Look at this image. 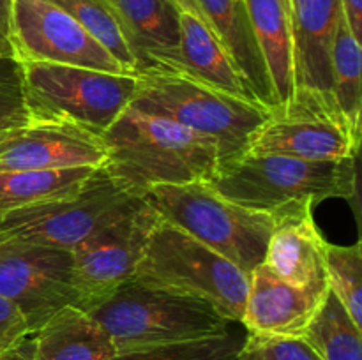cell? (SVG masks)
<instances>
[{
  "label": "cell",
  "instance_id": "obj_1",
  "mask_svg": "<svg viewBox=\"0 0 362 360\" xmlns=\"http://www.w3.org/2000/svg\"><path fill=\"white\" fill-rule=\"evenodd\" d=\"M110 179L134 198L156 186L209 182L221 166L214 141L168 119L127 108L103 134Z\"/></svg>",
  "mask_w": 362,
  "mask_h": 360
},
{
  "label": "cell",
  "instance_id": "obj_2",
  "mask_svg": "<svg viewBox=\"0 0 362 360\" xmlns=\"http://www.w3.org/2000/svg\"><path fill=\"white\" fill-rule=\"evenodd\" d=\"M129 108L168 119L214 141L221 166L247 154L272 112L253 99L225 94L175 71L136 74Z\"/></svg>",
  "mask_w": 362,
  "mask_h": 360
},
{
  "label": "cell",
  "instance_id": "obj_3",
  "mask_svg": "<svg viewBox=\"0 0 362 360\" xmlns=\"http://www.w3.org/2000/svg\"><path fill=\"white\" fill-rule=\"evenodd\" d=\"M209 187L232 203L262 214H276L292 205L356 194V157L341 161H306L288 155H243L221 166Z\"/></svg>",
  "mask_w": 362,
  "mask_h": 360
},
{
  "label": "cell",
  "instance_id": "obj_4",
  "mask_svg": "<svg viewBox=\"0 0 362 360\" xmlns=\"http://www.w3.org/2000/svg\"><path fill=\"white\" fill-rule=\"evenodd\" d=\"M88 314L108 332L117 353L214 337L233 325L207 300L133 277Z\"/></svg>",
  "mask_w": 362,
  "mask_h": 360
},
{
  "label": "cell",
  "instance_id": "obj_5",
  "mask_svg": "<svg viewBox=\"0 0 362 360\" xmlns=\"http://www.w3.org/2000/svg\"><path fill=\"white\" fill-rule=\"evenodd\" d=\"M133 279L207 300L230 323H243L250 274L159 215Z\"/></svg>",
  "mask_w": 362,
  "mask_h": 360
},
{
  "label": "cell",
  "instance_id": "obj_6",
  "mask_svg": "<svg viewBox=\"0 0 362 360\" xmlns=\"http://www.w3.org/2000/svg\"><path fill=\"white\" fill-rule=\"evenodd\" d=\"M168 224L250 274L264 263L272 215L250 210L219 196L207 182L156 186L144 196Z\"/></svg>",
  "mask_w": 362,
  "mask_h": 360
},
{
  "label": "cell",
  "instance_id": "obj_7",
  "mask_svg": "<svg viewBox=\"0 0 362 360\" xmlns=\"http://www.w3.org/2000/svg\"><path fill=\"white\" fill-rule=\"evenodd\" d=\"M30 120H62L103 134L129 108L136 76L48 62H20Z\"/></svg>",
  "mask_w": 362,
  "mask_h": 360
},
{
  "label": "cell",
  "instance_id": "obj_8",
  "mask_svg": "<svg viewBox=\"0 0 362 360\" xmlns=\"http://www.w3.org/2000/svg\"><path fill=\"white\" fill-rule=\"evenodd\" d=\"M141 198L120 189L103 168L74 194L0 215V235L18 242L73 251L112 224Z\"/></svg>",
  "mask_w": 362,
  "mask_h": 360
},
{
  "label": "cell",
  "instance_id": "obj_9",
  "mask_svg": "<svg viewBox=\"0 0 362 360\" xmlns=\"http://www.w3.org/2000/svg\"><path fill=\"white\" fill-rule=\"evenodd\" d=\"M357 136L334 99L308 90H296L281 109H272L255 136L247 154L288 155L306 161H341L357 157Z\"/></svg>",
  "mask_w": 362,
  "mask_h": 360
},
{
  "label": "cell",
  "instance_id": "obj_10",
  "mask_svg": "<svg viewBox=\"0 0 362 360\" xmlns=\"http://www.w3.org/2000/svg\"><path fill=\"white\" fill-rule=\"evenodd\" d=\"M158 214L141 198L122 217L71 251L74 306L92 311L129 281Z\"/></svg>",
  "mask_w": 362,
  "mask_h": 360
},
{
  "label": "cell",
  "instance_id": "obj_11",
  "mask_svg": "<svg viewBox=\"0 0 362 360\" xmlns=\"http://www.w3.org/2000/svg\"><path fill=\"white\" fill-rule=\"evenodd\" d=\"M9 42L14 62H48L127 74L67 11L52 0H13Z\"/></svg>",
  "mask_w": 362,
  "mask_h": 360
},
{
  "label": "cell",
  "instance_id": "obj_12",
  "mask_svg": "<svg viewBox=\"0 0 362 360\" xmlns=\"http://www.w3.org/2000/svg\"><path fill=\"white\" fill-rule=\"evenodd\" d=\"M71 251L37 244L0 242V295L27 320L30 335L66 306H74Z\"/></svg>",
  "mask_w": 362,
  "mask_h": 360
},
{
  "label": "cell",
  "instance_id": "obj_13",
  "mask_svg": "<svg viewBox=\"0 0 362 360\" xmlns=\"http://www.w3.org/2000/svg\"><path fill=\"white\" fill-rule=\"evenodd\" d=\"M106 148L99 134L62 120H30L0 136V169L48 172L103 168Z\"/></svg>",
  "mask_w": 362,
  "mask_h": 360
},
{
  "label": "cell",
  "instance_id": "obj_14",
  "mask_svg": "<svg viewBox=\"0 0 362 360\" xmlns=\"http://www.w3.org/2000/svg\"><path fill=\"white\" fill-rule=\"evenodd\" d=\"M264 265L271 274L300 288L327 289V242L313 219V205H292L272 214Z\"/></svg>",
  "mask_w": 362,
  "mask_h": 360
},
{
  "label": "cell",
  "instance_id": "obj_15",
  "mask_svg": "<svg viewBox=\"0 0 362 360\" xmlns=\"http://www.w3.org/2000/svg\"><path fill=\"white\" fill-rule=\"evenodd\" d=\"M327 292L288 284L262 263L250 272L240 325L251 334L303 337Z\"/></svg>",
  "mask_w": 362,
  "mask_h": 360
},
{
  "label": "cell",
  "instance_id": "obj_16",
  "mask_svg": "<svg viewBox=\"0 0 362 360\" xmlns=\"http://www.w3.org/2000/svg\"><path fill=\"white\" fill-rule=\"evenodd\" d=\"M129 44L136 74L172 71L180 46V9L173 0H103Z\"/></svg>",
  "mask_w": 362,
  "mask_h": 360
},
{
  "label": "cell",
  "instance_id": "obj_17",
  "mask_svg": "<svg viewBox=\"0 0 362 360\" xmlns=\"http://www.w3.org/2000/svg\"><path fill=\"white\" fill-rule=\"evenodd\" d=\"M341 0H290L296 90L332 97L331 49Z\"/></svg>",
  "mask_w": 362,
  "mask_h": 360
},
{
  "label": "cell",
  "instance_id": "obj_18",
  "mask_svg": "<svg viewBox=\"0 0 362 360\" xmlns=\"http://www.w3.org/2000/svg\"><path fill=\"white\" fill-rule=\"evenodd\" d=\"M205 23L219 39L240 76L250 88L251 97L269 109L276 108L271 81L260 55L250 16L243 0H197Z\"/></svg>",
  "mask_w": 362,
  "mask_h": 360
},
{
  "label": "cell",
  "instance_id": "obj_19",
  "mask_svg": "<svg viewBox=\"0 0 362 360\" xmlns=\"http://www.w3.org/2000/svg\"><path fill=\"white\" fill-rule=\"evenodd\" d=\"M119 355L108 332L76 306H66L28 339L30 360H112Z\"/></svg>",
  "mask_w": 362,
  "mask_h": 360
},
{
  "label": "cell",
  "instance_id": "obj_20",
  "mask_svg": "<svg viewBox=\"0 0 362 360\" xmlns=\"http://www.w3.org/2000/svg\"><path fill=\"white\" fill-rule=\"evenodd\" d=\"M260 55L271 81L276 108L288 104L296 94V62L290 14L283 0H243Z\"/></svg>",
  "mask_w": 362,
  "mask_h": 360
},
{
  "label": "cell",
  "instance_id": "obj_21",
  "mask_svg": "<svg viewBox=\"0 0 362 360\" xmlns=\"http://www.w3.org/2000/svg\"><path fill=\"white\" fill-rule=\"evenodd\" d=\"M172 71L186 74L225 94L253 99L232 56L214 32L197 16L184 11H180L179 56Z\"/></svg>",
  "mask_w": 362,
  "mask_h": 360
},
{
  "label": "cell",
  "instance_id": "obj_22",
  "mask_svg": "<svg viewBox=\"0 0 362 360\" xmlns=\"http://www.w3.org/2000/svg\"><path fill=\"white\" fill-rule=\"evenodd\" d=\"M99 168H67L48 172L0 169V215L32 205L71 196Z\"/></svg>",
  "mask_w": 362,
  "mask_h": 360
},
{
  "label": "cell",
  "instance_id": "obj_23",
  "mask_svg": "<svg viewBox=\"0 0 362 360\" xmlns=\"http://www.w3.org/2000/svg\"><path fill=\"white\" fill-rule=\"evenodd\" d=\"M303 337L320 360H362V328L331 289Z\"/></svg>",
  "mask_w": 362,
  "mask_h": 360
},
{
  "label": "cell",
  "instance_id": "obj_24",
  "mask_svg": "<svg viewBox=\"0 0 362 360\" xmlns=\"http://www.w3.org/2000/svg\"><path fill=\"white\" fill-rule=\"evenodd\" d=\"M361 42L350 32L345 16L339 18L331 49L332 97L350 129L361 136L362 80Z\"/></svg>",
  "mask_w": 362,
  "mask_h": 360
},
{
  "label": "cell",
  "instance_id": "obj_25",
  "mask_svg": "<svg viewBox=\"0 0 362 360\" xmlns=\"http://www.w3.org/2000/svg\"><path fill=\"white\" fill-rule=\"evenodd\" d=\"M52 2L67 11L103 48L108 49L127 74L136 76V64L129 44L113 13L103 0H52Z\"/></svg>",
  "mask_w": 362,
  "mask_h": 360
},
{
  "label": "cell",
  "instance_id": "obj_26",
  "mask_svg": "<svg viewBox=\"0 0 362 360\" xmlns=\"http://www.w3.org/2000/svg\"><path fill=\"white\" fill-rule=\"evenodd\" d=\"M325 274L329 289L341 302L357 327L362 328V251L361 242L352 246L325 247Z\"/></svg>",
  "mask_w": 362,
  "mask_h": 360
},
{
  "label": "cell",
  "instance_id": "obj_27",
  "mask_svg": "<svg viewBox=\"0 0 362 360\" xmlns=\"http://www.w3.org/2000/svg\"><path fill=\"white\" fill-rule=\"evenodd\" d=\"M243 341L244 335L228 328L214 337L119 353L112 360H237Z\"/></svg>",
  "mask_w": 362,
  "mask_h": 360
},
{
  "label": "cell",
  "instance_id": "obj_28",
  "mask_svg": "<svg viewBox=\"0 0 362 360\" xmlns=\"http://www.w3.org/2000/svg\"><path fill=\"white\" fill-rule=\"evenodd\" d=\"M237 360H320L304 337L246 332Z\"/></svg>",
  "mask_w": 362,
  "mask_h": 360
},
{
  "label": "cell",
  "instance_id": "obj_29",
  "mask_svg": "<svg viewBox=\"0 0 362 360\" xmlns=\"http://www.w3.org/2000/svg\"><path fill=\"white\" fill-rule=\"evenodd\" d=\"M30 122L21 85L20 64L0 59V136Z\"/></svg>",
  "mask_w": 362,
  "mask_h": 360
},
{
  "label": "cell",
  "instance_id": "obj_30",
  "mask_svg": "<svg viewBox=\"0 0 362 360\" xmlns=\"http://www.w3.org/2000/svg\"><path fill=\"white\" fill-rule=\"evenodd\" d=\"M28 337L30 328L21 311L9 299L0 295V349L9 352L18 348Z\"/></svg>",
  "mask_w": 362,
  "mask_h": 360
},
{
  "label": "cell",
  "instance_id": "obj_31",
  "mask_svg": "<svg viewBox=\"0 0 362 360\" xmlns=\"http://www.w3.org/2000/svg\"><path fill=\"white\" fill-rule=\"evenodd\" d=\"M11 7H13V0H0V59L14 60L9 42Z\"/></svg>",
  "mask_w": 362,
  "mask_h": 360
},
{
  "label": "cell",
  "instance_id": "obj_32",
  "mask_svg": "<svg viewBox=\"0 0 362 360\" xmlns=\"http://www.w3.org/2000/svg\"><path fill=\"white\" fill-rule=\"evenodd\" d=\"M341 11L354 37H362V0H341Z\"/></svg>",
  "mask_w": 362,
  "mask_h": 360
},
{
  "label": "cell",
  "instance_id": "obj_33",
  "mask_svg": "<svg viewBox=\"0 0 362 360\" xmlns=\"http://www.w3.org/2000/svg\"><path fill=\"white\" fill-rule=\"evenodd\" d=\"M173 2L177 4V7H179L180 11L193 14V16H197L198 20H202L205 23V18H204V14H202L200 7H198L197 0H173ZM205 25H207V23H205ZM207 27H209V25H207Z\"/></svg>",
  "mask_w": 362,
  "mask_h": 360
},
{
  "label": "cell",
  "instance_id": "obj_34",
  "mask_svg": "<svg viewBox=\"0 0 362 360\" xmlns=\"http://www.w3.org/2000/svg\"><path fill=\"white\" fill-rule=\"evenodd\" d=\"M27 346H28V339L23 342V344H20L14 349H9V352L0 349V360H23L25 353H27Z\"/></svg>",
  "mask_w": 362,
  "mask_h": 360
},
{
  "label": "cell",
  "instance_id": "obj_35",
  "mask_svg": "<svg viewBox=\"0 0 362 360\" xmlns=\"http://www.w3.org/2000/svg\"><path fill=\"white\" fill-rule=\"evenodd\" d=\"M283 4H285L286 11H288V14H290V0H283Z\"/></svg>",
  "mask_w": 362,
  "mask_h": 360
},
{
  "label": "cell",
  "instance_id": "obj_36",
  "mask_svg": "<svg viewBox=\"0 0 362 360\" xmlns=\"http://www.w3.org/2000/svg\"><path fill=\"white\" fill-rule=\"evenodd\" d=\"M28 339H30V337H28ZM23 360H30V359H28V346H27V353H25V356H23Z\"/></svg>",
  "mask_w": 362,
  "mask_h": 360
},
{
  "label": "cell",
  "instance_id": "obj_37",
  "mask_svg": "<svg viewBox=\"0 0 362 360\" xmlns=\"http://www.w3.org/2000/svg\"><path fill=\"white\" fill-rule=\"evenodd\" d=\"M2 240H6V239H4V236H2V235H0V242H2Z\"/></svg>",
  "mask_w": 362,
  "mask_h": 360
}]
</instances>
